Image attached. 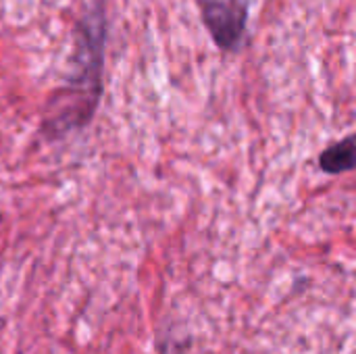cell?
I'll list each match as a JSON object with an SVG mask.
<instances>
[{"label": "cell", "instance_id": "6da1fadb", "mask_svg": "<svg viewBox=\"0 0 356 354\" xmlns=\"http://www.w3.org/2000/svg\"><path fill=\"white\" fill-rule=\"evenodd\" d=\"M104 50L106 13L102 2H94L75 25V52L67 79L46 104L40 127L46 140H60L94 119L102 98Z\"/></svg>", "mask_w": 356, "mask_h": 354}, {"label": "cell", "instance_id": "7a4b0ae2", "mask_svg": "<svg viewBox=\"0 0 356 354\" xmlns=\"http://www.w3.org/2000/svg\"><path fill=\"white\" fill-rule=\"evenodd\" d=\"M202 23L223 52H240L248 27L246 0H198Z\"/></svg>", "mask_w": 356, "mask_h": 354}, {"label": "cell", "instance_id": "3957f363", "mask_svg": "<svg viewBox=\"0 0 356 354\" xmlns=\"http://www.w3.org/2000/svg\"><path fill=\"white\" fill-rule=\"evenodd\" d=\"M356 138L346 136L344 140L327 146L319 154V169L327 175H340V173H350L356 167Z\"/></svg>", "mask_w": 356, "mask_h": 354}]
</instances>
